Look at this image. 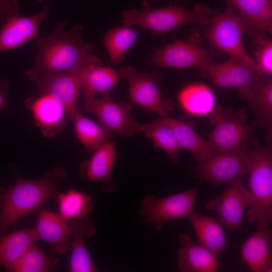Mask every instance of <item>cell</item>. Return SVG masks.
Masks as SVG:
<instances>
[{
  "instance_id": "6da1fadb",
  "label": "cell",
  "mask_w": 272,
  "mask_h": 272,
  "mask_svg": "<svg viewBox=\"0 0 272 272\" xmlns=\"http://www.w3.org/2000/svg\"><path fill=\"white\" fill-rule=\"evenodd\" d=\"M65 177V170L59 166L45 172L38 180L17 176L13 186L8 189L0 187V235L47 200L57 199L59 193L58 186Z\"/></svg>"
},
{
  "instance_id": "7a4b0ae2",
  "label": "cell",
  "mask_w": 272,
  "mask_h": 272,
  "mask_svg": "<svg viewBox=\"0 0 272 272\" xmlns=\"http://www.w3.org/2000/svg\"><path fill=\"white\" fill-rule=\"evenodd\" d=\"M65 24L64 22H60L48 36L36 38V60L26 72L29 80L36 81L43 74L67 71L90 53L93 44L84 42L82 26L77 25L67 31L64 30Z\"/></svg>"
},
{
  "instance_id": "3957f363",
  "label": "cell",
  "mask_w": 272,
  "mask_h": 272,
  "mask_svg": "<svg viewBox=\"0 0 272 272\" xmlns=\"http://www.w3.org/2000/svg\"><path fill=\"white\" fill-rule=\"evenodd\" d=\"M143 10H123L121 12L124 25H138L153 35L162 34L178 27L191 24L208 25L216 13L202 4L193 10L181 5L155 8L146 0L142 2Z\"/></svg>"
},
{
  "instance_id": "277c9868",
  "label": "cell",
  "mask_w": 272,
  "mask_h": 272,
  "mask_svg": "<svg viewBox=\"0 0 272 272\" xmlns=\"http://www.w3.org/2000/svg\"><path fill=\"white\" fill-rule=\"evenodd\" d=\"M248 173V210L249 223L257 222L258 227H269L272 221V148L261 146L253 140Z\"/></svg>"
},
{
  "instance_id": "5b68a950",
  "label": "cell",
  "mask_w": 272,
  "mask_h": 272,
  "mask_svg": "<svg viewBox=\"0 0 272 272\" xmlns=\"http://www.w3.org/2000/svg\"><path fill=\"white\" fill-rule=\"evenodd\" d=\"M251 149L248 142L226 151L218 152L207 160L198 163L193 175L201 182L216 187L228 185L248 174Z\"/></svg>"
},
{
  "instance_id": "8992f818",
  "label": "cell",
  "mask_w": 272,
  "mask_h": 272,
  "mask_svg": "<svg viewBox=\"0 0 272 272\" xmlns=\"http://www.w3.org/2000/svg\"><path fill=\"white\" fill-rule=\"evenodd\" d=\"M94 65H102V61L97 56L89 53L67 71L41 74L36 80L38 89L42 94L49 95L60 102L72 120L80 112L77 101L82 75L87 69Z\"/></svg>"
},
{
  "instance_id": "52a82bcc",
  "label": "cell",
  "mask_w": 272,
  "mask_h": 272,
  "mask_svg": "<svg viewBox=\"0 0 272 272\" xmlns=\"http://www.w3.org/2000/svg\"><path fill=\"white\" fill-rule=\"evenodd\" d=\"M214 54L202 45L197 33L184 40H177L153 50L148 62L157 67L206 70L213 61Z\"/></svg>"
},
{
  "instance_id": "ba28073f",
  "label": "cell",
  "mask_w": 272,
  "mask_h": 272,
  "mask_svg": "<svg viewBox=\"0 0 272 272\" xmlns=\"http://www.w3.org/2000/svg\"><path fill=\"white\" fill-rule=\"evenodd\" d=\"M207 30V37L217 48L239 59L256 72L254 59L245 49L242 35L246 31L241 17L229 6L222 13L215 14Z\"/></svg>"
},
{
  "instance_id": "9c48e42d",
  "label": "cell",
  "mask_w": 272,
  "mask_h": 272,
  "mask_svg": "<svg viewBox=\"0 0 272 272\" xmlns=\"http://www.w3.org/2000/svg\"><path fill=\"white\" fill-rule=\"evenodd\" d=\"M210 122L215 127L209 141L219 152L229 151L248 142L256 127L246 123L245 109L238 110L222 106L216 107L209 115Z\"/></svg>"
},
{
  "instance_id": "30bf717a",
  "label": "cell",
  "mask_w": 272,
  "mask_h": 272,
  "mask_svg": "<svg viewBox=\"0 0 272 272\" xmlns=\"http://www.w3.org/2000/svg\"><path fill=\"white\" fill-rule=\"evenodd\" d=\"M118 74L121 78L128 81L129 96L134 103L146 110L157 112L162 118L174 110V103L164 98L159 88L163 73L154 71L149 74L127 66L121 67Z\"/></svg>"
},
{
  "instance_id": "8fae6325",
  "label": "cell",
  "mask_w": 272,
  "mask_h": 272,
  "mask_svg": "<svg viewBox=\"0 0 272 272\" xmlns=\"http://www.w3.org/2000/svg\"><path fill=\"white\" fill-rule=\"evenodd\" d=\"M197 194L196 187L160 198L147 194L141 203L140 214L145 223L160 231L166 222L189 217L193 212Z\"/></svg>"
},
{
  "instance_id": "7c38bea8",
  "label": "cell",
  "mask_w": 272,
  "mask_h": 272,
  "mask_svg": "<svg viewBox=\"0 0 272 272\" xmlns=\"http://www.w3.org/2000/svg\"><path fill=\"white\" fill-rule=\"evenodd\" d=\"M84 103L87 112L95 115L107 129L127 137L140 131V125L130 115L132 107L126 103L113 101L108 93L100 99L84 94Z\"/></svg>"
},
{
  "instance_id": "4fadbf2b",
  "label": "cell",
  "mask_w": 272,
  "mask_h": 272,
  "mask_svg": "<svg viewBox=\"0 0 272 272\" xmlns=\"http://www.w3.org/2000/svg\"><path fill=\"white\" fill-rule=\"evenodd\" d=\"M206 71L217 87L236 89L241 98L250 104L251 87L259 75L253 68L244 61L231 57L224 62H213Z\"/></svg>"
},
{
  "instance_id": "5bb4252c",
  "label": "cell",
  "mask_w": 272,
  "mask_h": 272,
  "mask_svg": "<svg viewBox=\"0 0 272 272\" xmlns=\"http://www.w3.org/2000/svg\"><path fill=\"white\" fill-rule=\"evenodd\" d=\"M227 185L224 191L207 201L206 207L216 211L221 223L232 233L242 228L244 211L249 203V191L241 178Z\"/></svg>"
},
{
  "instance_id": "9a60e30c",
  "label": "cell",
  "mask_w": 272,
  "mask_h": 272,
  "mask_svg": "<svg viewBox=\"0 0 272 272\" xmlns=\"http://www.w3.org/2000/svg\"><path fill=\"white\" fill-rule=\"evenodd\" d=\"M49 11V5L46 4L33 16L21 17L18 14L7 17L0 32V51L15 49L36 39L39 26Z\"/></svg>"
},
{
  "instance_id": "2e32d148",
  "label": "cell",
  "mask_w": 272,
  "mask_h": 272,
  "mask_svg": "<svg viewBox=\"0 0 272 272\" xmlns=\"http://www.w3.org/2000/svg\"><path fill=\"white\" fill-rule=\"evenodd\" d=\"M243 20L251 38L271 34L272 0H226Z\"/></svg>"
},
{
  "instance_id": "e0dca14e",
  "label": "cell",
  "mask_w": 272,
  "mask_h": 272,
  "mask_svg": "<svg viewBox=\"0 0 272 272\" xmlns=\"http://www.w3.org/2000/svg\"><path fill=\"white\" fill-rule=\"evenodd\" d=\"M34 228L39 239L50 243L55 252L62 254L72 250L73 239L68 221L59 214L41 209Z\"/></svg>"
},
{
  "instance_id": "ac0fdd59",
  "label": "cell",
  "mask_w": 272,
  "mask_h": 272,
  "mask_svg": "<svg viewBox=\"0 0 272 272\" xmlns=\"http://www.w3.org/2000/svg\"><path fill=\"white\" fill-rule=\"evenodd\" d=\"M272 231L269 227H258L241 247L242 261L252 272H271L270 253Z\"/></svg>"
},
{
  "instance_id": "d6986e66",
  "label": "cell",
  "mask_w": 272,
  "mask_h": 272,
  "mask_svg": "<svg viewBox=\"0 0 272 272\" xmlns=\"http://www.w3.org/2000/svg\"><path fill=\"white\" fill-rule=\"evenodd\" d=\"M181 247L178 250V265L181 272H216L221 264L218 258L208 249L192 242L185 234L178 237Z\"/></svg>"
},
{
  "instance_id": "ffe728a7",
  "label": "cell",
  "mask_w": 272,
  "mask_h": 272,
  "mask_svg": "<svg viewBox=\"0 0 272 272\" xmlns=\"http://www.w3.org/2000/svg\"><path fill=\"white\" fill-rule=\"evenodd\" d=\"M32 111L35 122L43 135L54 137L61 132L65 125V111L61 103L52 96L42 94L37 99L26 101Z\"/></svg>"
},
{
  "instance_id": "44dd1931",
  "label": "cell",
  "mask_w": 272,
  "mask_h": 272,
  "mask_svg": "<svg viewBox=\"0 0 272 272\" xmlns=\"http://www.w3.org/2000/svg\"><path fill=\"white\" fill-rule=\"evenodd\" d=\"M92 213L85 217L68 221L73 237V252L70 263L71 272H94L98 268L92 261L85 244V239L95 233L92 224Z\"/></svg>"
},
{
  "instance_id": "7402d4cb",
  "label": "cell",
  "mask_w": 272,
  "mask_h": 272,
  "mask_svg": "<svg viewBox=\"0 0 272 272\" xmlns=\"http://www.w3.org/2000/svg\"><path fill=\"white\" fill-rule=\"evenodd\" d=\"M116 149L113 142H107L95 150L90 160L80 166V177L86 181H98L103 184L107 192L113 191L111 174L116 159Z\"/></svg>"
},
{
  "instance_id": "603a6c76",
  "label": "cell",
  "mask_w": 272,
  "mask_h": 272,
  "mask_svg": "<svg viewBox=\"0 0 272 272\" xmlns=\"http://www.w3.org/2000/svg\"><path fill=\"white\" fill-rule=\"evenodd\" d=\"M249 104L254 115V124L264 131L266 141L272 137V81L270 77L259 75L251 87Z\"/></svg>"
},
{
  "instance_id": "cb8c5ba5",
  "label": "cell",
  "mask_w": 272,
  "mask_h": 272,
  "mask_svg": "<svg viewBox=\"0 0 272 272\" xmlns=\"http://www.w3.org/2000/svg\"><path fill=\"white\" fill-rule=\"evenodd\" d=\"M163 118L172 129L180 148L188 150L198 163L219 152L209 140L198 134L189 123L168 115Z\"/></svg>"
},
{
  "instance_id": "d4e9b609",
  "label": "cell",
  "mask_w": 272,
  "mask_h": 272,
  "mask_svg": "<svg viewBox=\"0 0 272 272\" xmlns=\"http://www.w3.org/2000/svg\"><path fill=\"white\" fill-rule=\"evenodd\" d=\"M188 218L192 224L199 244L218 258L229 247L225 232L220 221L194 212Z\"/></svg>"
},
{
  "instance_id": "484cf974",
  "label": "cell",
  "mask_w": 272,
  "mask_h": 272,
  "mask_svg": "<svg viewBox=\"0 0 272 272\" xmlns=\"http://www.w3.org/2000/svg\"><path fill=\"white\" fill-rule=\"evenodd\" d=\"M179 104L187 114L197 117L210 115L216 107L213 90L202 83H191L184 87L178 95Z\"/></svg>"
},
{
  "instance_id": "4316f807",
  "label": "cell",
  "mask_w": 272,
  "mask_h": 272,
  "mask_svg": "<svg viewBox=\"0 0 272 272\" xmlns=\"http://www.w3.org/2000/svg\"><path fill=\"white\" fill-rule=\"evenodd\" d=\"M38 240L35 228L0 235V266L5 267L15 261Z\"/></svg>"
},
{
  "instance_id": "83f0119b",
  "label": "cell",
  "mask_w": 272,
  "mask_h": 272,
  "mask_svg": "<svg viewBox=\"0 0 272 272\" xmlns=\"http://www.w3.org/2000/svg\"><path fill=\"white\" fill-rule=\"evenodd\" d=\"M118 73L110 66L94 65L87 69L82 75L80 91L95 96L111 90L120 80Z\"/></svg>"
},
{
  "instance_id": "f1b7e54d",
  "label": "cell",
  "mask_w": 272,
  "mask_h": 272,
  "mask_svg": "<svg viewBox=\"0 0 272 272\" xmlns=\"http://www.w3.org/2000/svg\"><path fill=\"white\" fill-rule=\"evenodd\" d=\"M139 34L137 30L125 25L109 30L106 33L103 44L113 63L117 64L124 59Z\"/></svg>"
},
{
  "instance_id": "f546056e",
  "label": "cell",
  "mask_w": 272,
  "mask_h": 272,
  "mask_svg": "<svg viewBox=\"0 0 272 272\" xmlns=\"http://www.w3.org/2000/svg\"><path fill=\"white\" fill-rule=\"evenodd\" d=\"M76 133L89 152L95 151L112 138L110 131L78 112L72 119Z\"/></svg>"
},
{
  "instance_id": "4dcf8cb0",
  "label": "cell",
  "mask_w": 272,
  "mask_h": 272,
  "mask_svg": "<svg viewBox=\"0 0 272 272\" xmlns=\"http://www.w3.org/2000/svg\"><path fill=\"white\" fill-rule=\"evenodd\" d=\"M58 262L57 257L45 255L33 244L19 258L5 268L10 272H48L53 270Z\"/></svg>"
},
{
  "instance_id": "1f68e13d",
  "label": "cell",
  "mask_w": 272,
  "mask_h": 272,
  "mask_svg": "<svg viewBox=\"0 0 272 272\" xmlns=\"http://www.w3.org/2000/svg\"><path fill=\"white\" fill-rule=\"evenodd\" d=\"M140 130L152 140L155 148L164 150L173 162L177 161V154L181 148L172 129L163 118L141 125Z\"/></svg>"
},
{
  "instance_id": "d6a6232c",
  "label": "cell",
  "mask_w": 272,
  "mask_h": 272,
  "mask_svg": "<svg viewBox=\"0 0 272 272\" xmlns=\"http://www.w3.org/2000/svg\"><path fill=\"white\" fill-rule=\"evenodd\" d=\"M57 199L60 216L66 221L85 217L92 213L91 198L85 193L74 189L66 193H59Z\"/></svg>"
},
{
  "instance_id": "836d02e7",
  "label": "cell",
  "mask_w": 272,
  "mask_h": 272,
  "mask_svg": "<svg viewBox=\"0 0 272 272\" xmlns=\"http://www.w3.org/2000/svg\"><path fill=\"white\" fill-rule=\"evenodd\" d=\"M255 64L256 72L260 75H272V40L267 35L258 37L253 40Z\"/></svg>"
},
{
  "instance_id": "e575fe53",
  "label": "cell",
  "mask_w": 272,
  "mask_h": 272,
  "mask_svg": "<svg viewBox=\"0 0 272 272\" xmlns=\"http://www.w3.org/2000/svg\"><path fill=\"white\" fill-rule=\"evenodd\" d=\"M20 5L17 0H0V19L18 14Z\"/></svg>"
},
{
  "instance_id": "d590c367",
  "label": "cell",
  "mask_w": 272,
  "mask_h": 272,
  "mask_svg": "<svg viewBox=\"0 0 272 272\" xmlns=\"http://www.w3.org/2000/svg\"><path fill=\"white\" fill-rule=\"evenodd\" d=\"M10 91L9 81L6 79L0 80V110L5 106Z\"/></svg>"
},
{
  "instance_id": "8d00e7d4",
  "label": "cell",
  "mask_w": 272,
  "mask_h": 272,
  "mask_svg": "<svg viewBox=\"0 0 272 272\" xmlns=\"http://www.w3.org/2000/svg\"><path fill=\"white\" fill-rule=\"evenodd\" d=\"M35 1H37V2H41L43 1V0H35Z\"/></svg>"
},
{
  "instance_id": "74e56055",
  "label": "cell",
  "mask_w": 272,
  "mask_h": 272,
  "mask_svg": "<svg viewBox=\"0 0 272 272\" xmlns=\"http://www.w3.org/2000/svg\"><path fill=\"white\" fill-rule=\"evenodd\" d=\"M176 1H181L182 0H176Z\"/></svg>"
}]
</instances>
